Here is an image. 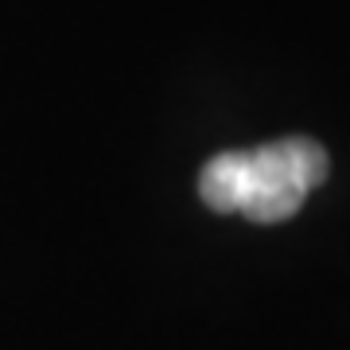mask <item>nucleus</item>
<instances>
[{
  "label": "nucleus",
  "instance_id": "f257e3e1",
  "mask_svg": "<svg viewBox=\"0 0 350 350\" xmlns=\"http://www.w3.org/2000/svg\"><path fill=\"white\" fill-rule=\"evenodd\" d=\"M327 179V152L308 137H284L261 148L218 152L199 175L202 202L218 214H245L273 226L304 206L308 191Z\"/></svg>",
  "mask_w": 350,
  "mask_h": 350
}]
</instances>
